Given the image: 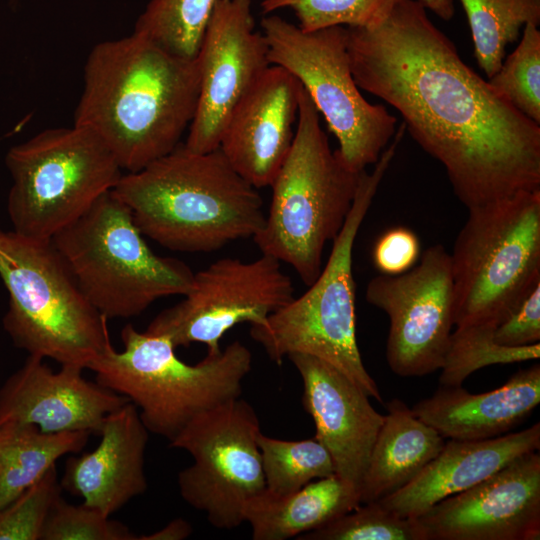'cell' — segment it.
Masks as SVG:
<instances>
[{"instance_id":"obj_30","label":"cell","mask_w":540,"mask_h":540,"mask_svg":"<svg viewBox=\"0 0 540 540\" xmlns=\"http://www.w3.org/2000/svg\"><path fill=\"white\" fill-rule=\"evenodd\" d=\"M489 84L517 110L540 125V31L527 23L516 49Z\"/></svg>"},{"instance_id":"obj_20","label":"cell","mask_w":540,"mask_h":540,"mask_svg":"<svg viewBox=\"0 0 540 540\" xmlns=\"http://www.w3.org/2000/svg\"><path fill=\"white\" fill-rule=\"evenodd\" d=\"M98 435L100 442L93 451L68 457L60 485L110 517L147 490L144 459L149 431L129 401L106 416Z\"/></svg>"},{"instance_id":"obj_28","label":"cell","mask_w":540,"mask_h":540,"mask_svg":"<svg viewBox=\"0 0 540 540\" xmlns=\"http://www.w3.org/2000/svg\"><path fill=\"white\" fill-rule=\"evenodd\" d=\"M216 0H150L133 32L165 50L196 58Z\"/></svg>"},{"instance_id":"obj_10","label":"cell","mask_w":540,"mask_h":540,"mask_svg":"<svg viewBox=\"0 0 540 540\" xmlns=\"http://www.w3.org/2000/svg\"><path fill=\"white\" fill-rule=\"evenodd\" d=\"M5 163L12 178V230L41 240L82 216L124 173L104 142L75 124L45 129L12 146Z\"/></svg>"},{"instance_id":"obj_35","label":"cell","mask_w":540,"mask_h":540,"mask_svg":"<svg viewBox=\"0 0 540 540\" xmlns=\"http://www.w3.org/2000/svg\"><path fill=\"white\" fill-rule=\"evenodd\" d=\"M494 340L506 347H523L539 343L540 283L496 326Z\"/></svg>"},{"instance_id":"obj_19","label":"cell","mask_w":540,"mask_h":540,"mask_svg":"<svg viewBox=\"0 0 540 540\" xmlns=\"http://www.w3.org/2000/svg\"><path fill=\"white\" fill-rule=\"evenodd\" d=\"M301 89L288 70L270 65L225 124L218 148L257 189L272 184L290 151Z\"/></svg>"},{"instance_id":"obj_29","label":"cell","mask_w":540,"mask_h":540,"mask_svg":"<svg viewBox=\"0 0 540 540\" xmlns=\"http://www.w3.org/2000/svg\"><path fill=\"white\" fill-rule=\"evenodd\" d=\"M495 328L489 324L456 327L441 367L439 386H461L470 374L489 365L539 359L540 343L502 346L494 340Z\"/></svg>"},{"instance_id":"obj_4","label":"cell","mask_w":540,"mask_h":540,"mask_svg":"<svg viewBox=\"0 0 540 540\" xmlns=\"http://www.w3.org/2000/svg\"><path fill=\"white\" fill-rule=\"evenodd\" d=\"M360 173L331 149L302 86L294 139L270 185L263 227L253 237L261 253L289 264L310 286L322 270L326 243L338 236L352 208Z\"/></svg>"},{"instance_id":"obj_17","label":"cell","mask_w":540,"mask_h":540,"mask_svg":"<svg viewBox=\"0 0 540 540\" xmlns=\"http://www.w3.org/2000/svg\"><path fill=\"white\" fill-rule=\"evenodd\" d=\"M288 358L303 383L301 402L314 421V437L330 453L335 474L360 496L384 415L358 385L329 363L302 353Z\"/></svg>"},{"instance_id":"obj_33","label":"cell","mask_w":540,"mask_h":540,"mask_svg":"<svg viewBox=\"0 0 540 540\" xmlns=\"http://www.w3.org/2000/svg\"><path fill=\"white\" fill-rule=\"evenodd\" d=\"M56 465L0 510V540H40L55 500L61 495Z\"/></svg>"},{"instance_id":"obj_12","label":"cell","mask_w":540,"mask_h":540,"mask_svg":"<svg viewBox=\"0 0 540 540\" xmlns=\"http://www.w3.org/2000/svg\"><path fill=\"white\" fill-rule=\"evenodd\" d=\"M260 431L254 407L238 397L199 414L170 441L193 458L178 474L182 499L216 529L240 526L246 503L265 489Z\"/></svg>"},{"instance_id":"obj_34","label":"cell","mask_w":540,"mask_h":540,"mask_svg":"<svg viewBox=\"0 0 540 540\" xmlns=\"http://www.w3.org/2000/svg\"><path fill=\"white\" fill-rule=\"evenodd\" d=\"M124 524L85 504L73 505L60 495L44 523L40 540H137Z\"/></svg>"},{"instance_id":"obj_21","label":"cell","mask_w":540,"mask_h":540,"mask_svg":"<svg viewBox=\"0 0 540 540\" xmlns=\"http://www.w3.org/2000/svg\"><path fill=\"white\" fill-rule=\"evenodd\" d=\"M539 448V422L484 440L449 439L411 482L378 502L399 517H417L437 502L473 487Z\"/></svg>"},{"instance_id":"obj_26","label":"cell","mask_w":540,"mask_h":540,"mask_svg":"<svg viewBox=\"0 0 540 540\" xmlns=\"http://www.w3.org/2000/svg\"><path fill=\"white\" fill-rule=\"evenodd\" d=\"M468 19L478 66L488 78L501 67L522 26L540 24V0H459Z\"/></svg>"},{"instance_id":"obj_8","label":"cell","mask_w":540,"mask_h":540,"mask_svg":"<svg viewBox=\"0 0 540 540\" xmlns=\"http://www.w3.org/2000/svg\"><path fill=\"white\" fill-rule=\"evenodd\" d=\"M52 241L82 294L107 320L138 316L158 299L185 295L193 284L187 264L150 249L112 190Z\"/></svg>"},{"instance_id":"obj_31","label":"cell","mask_w":540,"mask_h":540,"mask_svg":"<svg viewBox=\"0 0 540 540\" xmlns=\"http://www.w3.org/2000/svg\"><path fill=\"white\" fill-rule=\"evenodd\" d=\"M299 540H423L415 518H402L378 501L363 503Z\"/></svg>"},{"instance_id":"obj_27","label":"cell","mask_w":540,"mask_h":540,"mask_svg":"<svg viewBox=\"0 0 540 540\" xmlns=\"http://www.w3.org/2000/svg\"><path fill=\"white\" fill-rule=\"evenodd\" d=\"M265 488L277 495L335 474L330 453L315 437L290 441L257 434Z\"/></svg>"},{"instance_id":"obj_36","label":"cell","mask_w":540,"mask_h":540,"mask_svg":"<svg viewBox=\"0 0 540 540\" xmlns=\"http://www.w3.org/2000/svg\"><path fill=\"white\" fill-rule=\"evenodd\" d=\"M420 242L408 228L395 227L384 232L376 241L372 259L375 268L384 275H399L417 264Z\"/></svg>"},{"instance_id":"obj_5","label":"cell","mask_w":540,"mask_h":540,"mask_svg":"<svg viewBox=\"0 0 540 540\" xmlns=\"http://www.w3.org/2000/svg\"><path fill=\"white\" fill-rule=\"evenodd\" d=\"M392 140L374 164L373 171H361L352 208L340 233L332 241L328 261L316 280L301 296H294L263 322L251 324L250 328L251 338L277 364L294 353L319 358L380 403L383 402L380 390L363 364L356 339L352 253L360 226L402 134L396 133Z\"/></svg>"},{"instance_id":"obj_16","label":"cell","mask_w":540,"mask_h":540,"mask_svg":"<svg viewBox=\"0 0 540 540\" xmlns=\"http://www.w3.org/2000/svg\"><path fill=\"white\" fill-rule=\"evenodd\" d=\"M423 540H538L540 455L524 454L414 517Z\"/></svg>"},{"instance_id":"obj_2","label":"cell","mask_w":540,"mask_h":540,"mask_svg":"<svg viewBox=\"0 0 540 540\" xmlns=\"http://www.w3.org/2000/svg\"><path fill=\"white\" fill-rule=\"evenodd\" d=\"M199 87L197 58L133 32L89 52L73 124L97 135L125 173L136 172L181 143Z\"/></svg>"},{"instance_id":"obj_14","label":"cell","mask_w":540,"mask_h":540,"mask_svg":"<svg viewBox=\"0 0 540 540\" xmlns=\"http://www.w3.org/2000/svg\"><path fill=\"white\" fill-rule=\"evenodd\" d=\"M365 298L389 317L386 359L395 374L441 369L454 326L451 258L442 244L428 247L405 273L372 278Z\"/></svg>"},{"instance_id":"obj_1","label":"cell","mask_w":540,"mask_h":540,"mask_svg":"<svg viewBox=\"0 0 540 540\" xmlns=\"http://www.w3.org/2000/svg\"><path fill=\"white\" fill-rule=\"evenodd\" d=\"M347 53L359 89L400 113L467 209L540 190V125L462 61L417 0L347 27Z\"/></svg>"},{"instance_id":"obj_6","label":"cell","mask_w":540,"mask_h":540,"mask_svg":"<svg viewBox=\"0 0 540 540\" xmlns=\"http://www.w3.org/2000/svg\"><path fill=\"white\" fill-rule=\"evenodd\" d=\"M121 340V351L108 344L87 369L98 384L137 407L149 433L169 442L199 414L240 397L252 367L250 350L238 340L193 365L176 355L167 337L131 324L121 330Z\"/></svg>"},{"instance_id":"obj_22","label":"cell","mask_w":540,"mask_h":540,"mask_svg":"<svg viewBox=\"0 0 540 540\" xmlns=\"http://www.w3.org/2000/svg\"><path fill=\"white\" fill-rule=\"evenodd\" d=\"M540 403V365L518 370L501 387L473 394L439 386L412 410L444 438L484 440L509 433Z\"/></svg>"},{"instance_id":"obj_24","label":"cell","mask_w":540,"mask_h":540,"mask_svg":"<svg viewBox=\"0 0 540 540\" xmlns=\"http://www.w3.org/2000/svg\"><path fill=\"white\" fill-rule=\"evenodd\" d=\"M360 505L359 493L336 474L277 495L266 488L244 508L253 540H286L313 531Z\"/></svg>"},{"instance_id":"obj_37","label":"cell","mask_w":540,"mask_h":540,"mask_svg":"<svg viewBox=\"0 0 540 540\" xmlns=\"http://www.w3.org/2000/svg\"><path fill=\"white\" fill-rule=\"evenodd\" d=\"M191 533V524L185 519L177 518L151 534L138 535L137 540H183L188 538Z\"/></svg>"},{"instance_id":"obj_9","label":"cell","mask_w":540,"mask_h":540,"mask_svg":"<svg viewBox=\"0 0 540 540\" xmlns=\"http://www.w3.org/2000/svg\"><path fill=\"white\" fill-rule=\"evenodd\" d=\"M450 258L454 325L497 326L540 283V190L468 209Z\"/></svg>"},{"instance_id":"obj_32","label":"cell","mask_w":540,"mask_h":540,"mask_svg":"<svg viewBox=\"0 0 540 540\" xmlns=\"http://www.w3.org/2000/svg\"><path fill=\"white\" fill-rule=\"evenodd\" d=\"M395 0H263V14L290 9L298 27L314 31L331 26L363 27L384 17Z\"/></svg>"},{"instance_id":"obj_15","label":"cell","mask_w":540,"mask_h":540,"mask_svg":"<svg viewBox=\"0 0 540 540\" xmlns=\"http://www.w3.org/2000/svg\"><path fill=\"white\" fill-rule=\"evenodd\" d=\"M196 58L199 98L184 145L205 153L219 147L232 111L271 65L265 37L255 30L251 0H216Z\"/></svg>"},{"instance_id":"obj_38","label":"cell","mask_w":540,"mask_h":540,"mask_svg":"<svg viewBox=\"0 0 540 540\" xmlns=\"http://www.w3.org/2000/svg\"><path fill=\"white\" fill-rule=\"evenodd\" d=\"M422 6L430 9L444 21L452 19L455 9L453 0H417Z\"/></svg>"},{"instance_id":"obj_3","label":"cell","mask_w":540,"mask_h":540,"mask_svg":"<svg viewBox=\"0 0 540 540\" xmlns=\"http://www.w3.org/2000/svg\"><path fill=\"white\" fill-rule=\"evenodd\" d=\"M112 192L140 232L181 252H212L254 237L263 227V199L222 151L197 153L180 143L144 168L123 173Z\"/></svg>"},{"instance_id":"obj_25","label":"cell","mask_w":540,"mask_h":540,"mask_svg":"<svg viewBox=\"0 0 540 540\" xmlns=\"http://www.w3.org/2000/svg\"><path fill=\"white\" fill-rule=\"evenodd\" d=\"M91 433L43 432L33 424H0V510L36 483L62 456L81 451Z\"/></svg>"},{"instance_id":"obj_7","label":"cell","mask_w":540,"mask_h":540,"mask_svg":"<svg viewBox=\"0 0 540 540\" xmlns=\"http://www.w3.org/2000/svg\"><path fill=\"white\" fill-rule=\"evenodd\" d=\"M0 278L9 295L4 330L29 355L87 369L111 343L108 320L82 294L52 239L0 228Z\"/></svg>"},{"instance_id":"obj_23","label":"cell","mask_w":540,"mask_h":540,"mask_svg":"<svg viewBox=\"0 0 540 540\" xmlns=\"http://www.w3.org/2000/svg\"><path fill=\"white\" fill-rule=\"evenodd\" d=\"M373 445L360 490V504L378 501L411 482L442 450L445 438L392 399Z\"/></svg>"},{"instance_id":"obj_18","label":"cell","mask_w":540,"mask_h":540,"mask_svg":"<svg viewBox=\"0 0 540 540\" xmlns=\"http://www.w3.org/2000/svg\"><path fill=\"white\" fill-rule=\"evenodd\" d=\"M52 370L44 358L29 355L0 388V424H33L43 432L87 431L98 435L108 414L129 400L96 381L84 368L60 365Z\"/></svg>"},{"instance_id":"obj_11","label":"cell","mask_w":540,"mask_h":540,"mask_svg":"<svg viewBox=\"0 0 540 540\" xmlns=\"http://www.w3.org/2000/svg\"><path fill=\"white\" fill-rule=\"evenodd\" d=\"M271 65L293 74L339 142L338 152L356 173L375 164L396 131V117L361 94L349 63L347 27L304 31L278 15L260 22Z\"/></svg>"},{"instance_id":"obj_13","label":"cell","mask_w":540,"mask_h":540,"mask_svg":"<svg viewBox=\"0 0 540 540\" xmlns=\"http://www.w3.org/2000/svg\"><path fill=\"white\" fill-rule=\"evenodd\" d=\"M294 286L276 258L251 261L225 257L194 273L183 299L158 313L146 332L167 337L177 348L204 344L218 352L220 340L236 325L258 324L294 298Z\"/></svg>"}]
</instances>
